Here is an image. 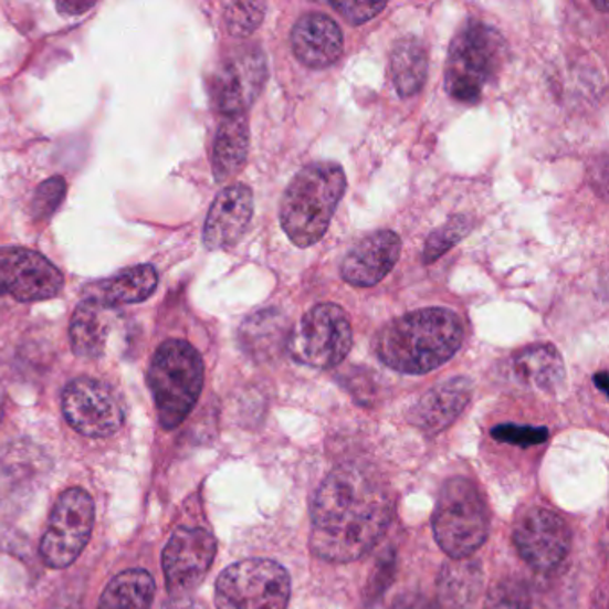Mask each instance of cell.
<instances>
[{"instance_id": "24", "label": "cell", "mask_w": 609, "mask_h": 609, "mask_svg": "<svg viewBox=\"0 0 609 609\" xmlns=\"http://www.w3.org/2000/svg\"><path fill=\"white\" fill-rule=\"evenodd\" d=\"M390 72L399 97L419 95L428 80V51L422 40L417 36L399 40L391 51Z\"/></svg>"}, {"instance_id": "22", "label": "cell", "mask_w": 609, "mask_h": 609, "mask_svg": "<svg viewBox=\"0 0 609 609\" xmlns=\"http://www.w3.org/2000/svg\"><path fill=\"white\" fill-rule=\"evenodd\" d=\"M516 379L535 390L554 391L565 382L561 354L549 344L531 345L513 359Z\"/></svg>"}, {"instance_id": "28", "label": "cell", "mask_w": 609, "mask_h": 609, "mask_svg": "<svg viewBox=\"0 0 609 609\" xmlns=\"http://www.w3.org/2000/svg\"><path fill=\"white\" fill-rule=\"evenodd\" d=\"M265 13V2H231L223 8V25L231 36L243 40L256 33Z\"/></svg>"}, {"instance_id": "6", "label": "cell", "mask_w": 609, "mask_h": 609, "mask_svg": "<svg viewBox=\"0 0 609 609\" xmlns=\"http://www.w3.org/2000/svg\"><path fill=\"white\" fill-rule=\"evenodd\" d=\"M437 544L451 559L470 558L490 533L489 507L480 489L466 477H452L438 495L433 515Z\"/></svg>"}, {"instance_id": "1", "label": "cell", "mask_w": 609, "mask_h": 609, "mask_svg": "<svg viewBox=\"0 0 609 609\" xmlns=\"http://www.w3.org/2000/svg\"><path fill=\"white\" fill-rule=\"evenodd\" d=\"M309 549L329 563L364 558L387 535L393 518L388 484L367 466L333 470L312 498Z\"/></svg>"}, {"instance_id": "23", "label": "cell", "mask_w": 609, "mask_h": 609, "mask_svg": "<svg viewBox=\"0 0 609 609\" xmlns=\"http://www.w3.org/2000/svg\"><path fill=\"white\" fill-rule=\"evenodd\" d=\"M438 599L445 609H465L474 605L483 586V568L472 559H451L438 576Z\"/></svg>"}, {"instance_id": "25", "label": "cell", "mask_w": 609, "mask_h": 609, "mask_svg": "<svg viewBox=\"0 0 609 609\" xmlns=\"http://www.w3.org/2000/svg\"><path fill=\"white\" fill-rule=\"evenodd\" d=\"M238 336L246 353L254 358H265L286 347L290 329L283 313L263 309L243 322Z\"/></svg>"}, {"instance_id": "13", "label": "cell", "mask_w": 609, "mask_h": 609, "mask_svg": "<svg viewBox=\"0 0 609 609\" xmlns=\"http://www.w3.org/2000/svg\"><path fill=\"white\" fill-rule=\"evenodd\" d=\"M217 554V542L202 527L174 531L164 550V573L168 594L188 597L210 573Z\"/></svg>"}, {"instance_id": "36", "label": "cell", "mask_w": 609, "mask_h": 609, "mask_svg": "<svg viewBox=\"0 0 609 609\" xmlns=\"http://www.w3.org/2000/svg\"><path fill=\"white\" fill-rule=\"evenodd\" d=\"M594 382H596V387L599 388L602 393H606V391H608V374H597V376L594 377Z\"/></svg>"}, {"instance_id": "8", "label": "cell", "mask_w": 609, "mask_h": 609, "mask_svg": "<svg viewBox=\"0 0 609 609\" xmlns=\"http://www.w3.org/2000/svg\"><path fill=\"white\" fill-rule=\"evenodd\" d=\"M353 347V326L347 313L336 304H317L304 315L297 329L290 330L286 349L306 367L326 368L340 365Z\"/></svg>"}, {"instance_id": "21", "label": "cell", "mask_w": 609, "mask_h": 609, "mask_svg": "<svg viewBox=\"0 0 609 609\" xmlns=\"http://www.w3.org/2000/svg\"><path fill=\"white\" fill-rule=\"evenodd\" d=\"M112 326L109 309L83 298L71 321V344L75 356L84 359L101 358L106 350Z\"/></svg>"}, {"instance_id": "10", "label": "cell", "mask_w": 609, "mask_h": 609, "mask_svg": "<svg viewBox=\"0 0 609 609\" xmlns=\"http://www.w3.org/2000/svg\"><path fill=\"white\" fill-rule=\"evenodd\" d=\"M61 410L74 431L88 438H107L124 426L126 411L117 391L94 377H77L61 393Z\"/></svg>"}, {"instance_id": "9", "label": "cell", "mask_w": 609, "mask_h": 609, "mask_svg": "<svg viewBox=\"0 0 609 609\" xmlns=\"http://www.w3.org/2000/svg\"><path fill=\"white\" fill-rule=\"evenodd\" d=\"M95 503L86 490H66L52 507L49 527L40 545V554L51 568L74 565L94 531Z\"/></svg>"}, {"instance_id": "19", "label": "cell", "mask_w": 609, "mask_h": 609, "mask_svg": "<svg viewBox=\"0 0 609 609\" xmlns=\"http://www.w3.org/2000/svg\"><path fill=\"white\" fill-rule=\"evenodd\" d=\"M158 288V272L153 265H138L113 275L109 280L97 281L84 288L86 301L113 309L126 304H140Z\"/></svg>"}, {"instance_id": "4", "label": "cell", "mask_w": 609, "mask_h": 609, "mask_svg": "<svg viewBox=\"0 0 609 609\" xmlns=\"http://www.w3.org/2000/svg\"><path fill=\"white\" fill-rule=\"evenodd\" d=\"M506 40L492 25L470 20L452 38L445 63V90L456 103L474 106L495 83L506 60Z\"/></svg>"}, {"instance_id": "35", "label": "cell", "mask_w": 609, "mask_h": 609, "mask_svg": "<svg viewBox=\"0 0 609 609\" xmlns=\"http://www.w3.org/2000/svg\"><path fill=\"white\" fill-rule=\"evenodd\" d=\"M161 609H208L199 600L191 597H172Z\"/></svg>"}, {"instance_id": "18", "label": "cell", "mask_w": 609, "mask_h": 609, "mask_svg": "<svg viewBox=\"0 0 609 609\" xmlns=\"http://www.w3.org/2000/svg\"><path fill=\"white\" fill-rule=\"evenodd\" d=\"M472 399V382L454 377L440 382L422 397L411 410V422L426 434H438L456 422Z\"/></svg>"}, {"instance_id": "3", "label": "cell", "mask_w": 609, "mask_h": 609, "mask_svg": "<svg viewBox=\"0 0 609 609\" xmlns=\"http://www.w3.org/2000/svg\"><path fill=\"white\" fill-rule=\"evenodd\" d=\"M347 190L344 168L335 161L307 165L290 181L280 206V222L301 249L321 242Z\"/></svg>"}, {"instance_id": "30", "label": "cell", "mask_w": 609, "mask_h": 609, "mask_svg": "<svg viewBox=\"0 0 609 609\" xmlns=\"http://www.w3.org/2000/svg\"><path fill=\"white\" fill-rule=\"evenodd\" d=\"M66 197V181L63 177H51L48 181L42 182L38 187L36 193H34L33 204H31V211H33V219L38 222L51 219L52 214L56 213L61 202Z\"/></svg>"}, {"instance_id": "15", "label": "cell", "mask_w": 609, "mask_h": 609, "mask_svg": "<svg viewBox=\"0 0 609 609\" xmlns=\"http://www.w3.org/2000/svg\"><path fill=\"white\" fill-rule=\"evenodd\" d=\"M254 214V196L245 185L223 188L206 217L202 242L210 251H228L242 242Z\"/></svg>"}, {"instance_id": "14", "label": "cell", "mask_w": 609, "mask_h": 609, "mask_svg": "<svg viewBox=\"0 0 609 609\" xmlns=\"http://www.w3.org/2000/svg\"><path fill=\"white\" fill-rule=\"evenodd\" d=\"M513 542L522 559L536 573H550L570 549V531L558 513L533 507L518 518Z\"/></svg>"}, {"instance_id": "33", "label": "cell", "mask_w": 609, "mask_h": 609, "mask_svg": "<svg viewBox=\"0 0 609 609\" xmlns=\"http://www.w3.org/2000/svg\"><path fill=\"white\" fill-rule=\"evenodd\" d=\"M442 606L433 605L431 600L422 596H405L399 599L393 609H440Z\"/></svg>"}, {"instance_id": "27", "label": "cell", "mask_w": 609, "mask_h": 609, "mask_svg": "<svg viewBox=\"0 0 609 609\" xmlns=\"http://www.w3.org/2000/svg\"><path fill=\"white\" fill-rule=\"evenodd\" d=\"M470 228H472V223L465 214H456L447 220L442 228H438L426 240L422 251L423 263L429 265V263L440 260L447 251H451L452 246L458 245L470 233Z\"/></svg>"}, {"instance_id": "2", "label": "cell", "mask_w": 609, "mask_h": 609, "mask_svg": "<svg viewBox=\"0 0 609 609\" xmlns=\"http://www.w3.org/2000/svg\"><path fill=\"white\" fill-rule=\"evenodd\" d=\"M465 340V327L447 307H426L388 322L377 333L374 350L391 370L422 376L443 367Z\"/></svg>"}, {"instance_id": "29", "label": "cell", "mask_w": 609, "mask_h": 609, "mask_svg": "<svg viewBox=\"0 0 609 609\" xmlns=\"http://www.w3.org/2000/svg\"><path fill=\"white\" fill-rule=\"evenodd\" d=\"M531 596L526 582L504 579L490 590L484 609H529Z\"/></svg>"}, {"instance_id": "34", "label": "cell", "mask_w": 609, "mask_h": 609, "mask_svg": "<svg viewBox=\"0 0 609 609\" xmlns=\"http://www.w3.org/2000/svg\"><path fill=\"white\" fill-rule=\"evenodd\" d=\"M95 2H57L56 10L65 17H80L86 11L94 10Z\"/></svg>"}, {"instance_id": "31", "label": "cell", "mask_w": 609, "mask_h": 609, "mask_svg": "<svg viewBox=\"0 0 609 609\" xmlns=\"http://www.w3.org/2000/svg\"><path fill=\"white\" fill-rule=\"evenodd\" d=\"M492 437L498 442L512 443L516 447H531L544 443L549 437L545 428H531V426H516V423H501L493 428Z\"/></svg>"}, {"instance_id": "12", "label": "cell", "mask_w": 609, "mask_h": 609, "mask_svg": "<svg viewBox=\"0 0 609 609\" xmlns=\"http://www.w3.org/2000/svg\"><path fill=\"white\" fill-rule=\"evenodd\" d=\"M63 272L40 252L22 246L0 249V297L40 303L60 295Z\"/></svg>"}, {"instance_id": "20", "label": "cell", "mask_w": 609, "mask_h": 609, "mask_svg": "<svg viewBox=\"0 0 609 609\" xmlns=\"http://www.w3.org/2000/svg\"><path fill=\"white\" fill-rule=\"evenodd\" d=\"M251 130L246 115H229L220 120L213 145L214 181L225 182L242 172L249 158Z\"/></svg>"}, {"instance_id": "17", "label": "cell", "mask_w": 609, "mask_h": 609, "mask_svg": "<svg viewBox=\"0 0 609 609\" xmlns=\"http://www.w3.org/2000/svg\"><path fill=\"white\" fill-rule=\"evenodd\" d=\"M292 51L298 63L322 71L344 54V33L327 14H303L292 29Z\"/></svg>"}, {"instance_id": "26", "label": "cell", "mask_w": 609, "mask_h": 609, "mask_svg": "<svg viewBox=\"0 0 609 609\" xmlns=\"http://www.w3.org/2000/svg\"><path fill=\"white\" fill-rule=\"evenodd\" d=\"M156 582L144 568H133L113 577L98 600V609H149Z\"/></svg>"}, {"instance_id": "32", "label": "cell", "mask_w": 609, "mask_h": 609, "mask_svg": "<svg viewBox=\"0 0 609 609\" xmlns=\"http://www.w3.org/2000/svg\"><path fill=\"white\" fill-rule=\"evenodd\" d=\"M329 6L353 25L365 24L387 10L385 2H329Z\"/></svg>"}, {"instance_id": "5", "label": "cell", "mask_w": 609, "mask_h": 609, "mask_svg": "<svg viewBox=\"0 0 609 609\" xmlns=\"http://www.w3.org/2000/svg\"><path fill=\"white\" fill-rule=\"evenodd\" d=\"M147 382L161 428H179L196 408L204 387L202 356L188 342H165L154 354Z\"/></svg>"}, {"instance_id": "16", "label": "cell", "mask_w": 609, "mask_h": 609, "mask_svg": "<svg viewBox=\"0 0 609 609\" xmlns=\"http://www.w3.org/2000/svg\"><path fill=\"white\" fill-rule=\"evenodd\" d=\"M402 251L400 237L382 229L368 234L347 252L342 261V277L345 283L358 288H372L390 274Z\"/></svg>"}, {"instance_id": "11", "label": "cell", "mask_w": 609, "mask_h": 609, "mask_svg": "<svg viewBox=\"0 0 609 609\" xmlns=\"http://www.w3.org/2000/svg\"><path fill=\"white\" fill-rule=\"evenodd\" d=\"M266 57L256 45L240 48L223 57L210 81L213 106L222 117L246 115L265 86Z\"/></svg>"}, {"instance_id": "7", "label": "cell", "mask_w": 609, "mask_h": 609, "mask_svg": "<svg viewBox=\"0 0 609 609\" xmlns=\"http://www.w3.org/2000/svg\"><path fill=\"white\" fill-rule=\"evenodd\" d=\"M292 579L272 559H243L225 568L214 586L217 609H286Z\"/></svg>"}]
</instances>
